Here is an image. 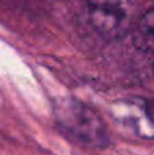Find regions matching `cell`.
Instances as JSON below:
<instances>
[{"mask_svg":"<svg viewBox=\"0 0 154 155\" xmlns=\"http://www.w3.org/2000/svg\"><path fill=\"white\" fill-rule=\"evenodd\" d=\"M112 113L117 123L131 134L154 139V99H123L112 106Z\"/></svg>","mask_w":154,"mask_h":155,"instance_id":"obj_3","label":"cell"},{"mask_svg":"<svg viewBox=\"0 0 154 155\" xmlns=\"http://www.w3.org/2000/svg\"><path fill=\"white\" fill-rule=\"evenodd\" d=\"M130 0H87V18L92 27L106 38H119L130 27Z\"/></svg>","mask_w":154,"mask_h":155,"instance_id":"obj_2","label":"cell"},{"mask_svg":"<svg viewBox=\"0 0 154 155\" xmlns=\"http://www.w3.org/2000/svg\"><path fill=\"white\" fill-rule=\"evenodd\" d=\"M56 124L68 137L92 148L106 147L109 135L102 118L75 98H64L55 105Z\"/></svg>","mask_w":154,"mask_h":155,"instance_id":"obj_1","label":"cell"},{"mask_svg":"<svg viewBox=\"0 0 154 155\" xmlns=\"http://www.w3.org/2000/svg\"><path fill=\"white\" fill-rule=\"evenodd\" d=\"M138 30L143 41L154 49V7L147 10L141 18L138 25Z\"/></svg>","mask_w":154,"mask_h":155,"instance_id":"obj_4","label":"cell"}]
</instances>
